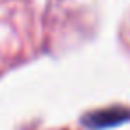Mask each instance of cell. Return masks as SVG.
I'll list each match as a JSON object with an SVG mask.
<instances>
[{
	"mask_svg": "<svg viewBox=\"0 0 130 130\" xmlns=\"http://www.w3.org/2000/svg\"><path fill=\"white\" fill-rule=\"evenodd\" d=\"M130 116H121L118 114V110L114 112H98V114H93L89 118H84V123L93 126V128H103V126H110V125H116L123 119H128Z\"/></svg>",
	"mask_w": 130,
	"mask_h": 130,
	"instance_id": "cell-1",
	"label": "cell"
}]
</instances>
